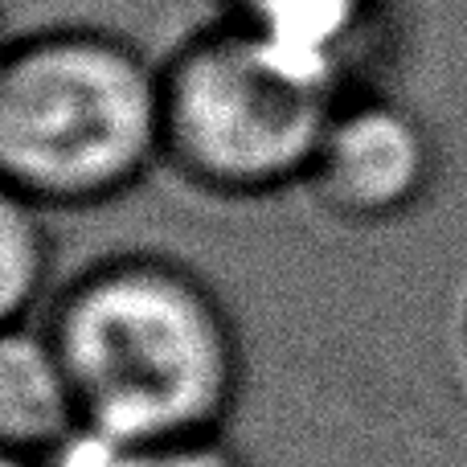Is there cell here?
Returning <instances> with one entry per match:
<instances>
[{"instance_id": "6da1fadb", "label": "cell", "mask_w": 467, "mask_h": 467, "mask_svg": "<svg viewBox=\"0 0 467 467\" xmlns=\"http://www.w3.org/2000/svg\"><path fill=\"white\" fill-rule=\"evenodd\" d=\"M46 332L87 431L115 443L218 435L242 389V340L222 296L169 254L131 250L82 266Z\"/></svg>"}, {"instance_id": "7a4b0ae2", "label": "cell", "mask_w": 467, "mask_h": 467, "mask_svg": "<svg viewBox=\"0 0 467 467\" xmlns=\"http://www.w3.org/2000/svg\"><path fill=\"white\" fill-rule=\"evenodd\" d=\"M164 164V66L99 25L16 37L0 70V177L41 210H95Z\"/></svg>"}, {"instance_id": "3957f363", "label": "cell", "mask_w": 467, "mask_h": 467, "mask_svg": "<svg viewBox=\"0 0 467 467\" xmlns=\"http://www.w3.org/2000/svg\"><path fill=\"white\" fill-rule=\"evenodd\" d=\"M164 66V164L210 197L250 202L307 185L345 90L250 25L218 16Z\"/></svg>"}, {"instance_id": "277c9868", "label": "cell", "mask_w": 467, "mask_h": 467, "mask_svg": "<svg viewBox=\"0 0 467 467\" xmlns=\"http://www.w3.org/2000/svg\"><path fill=\"white\" fill-rule=\"evenodd\" d=\"M439 181V140L414 107L357 90L324 131L307 189L328 213L357 226H381L414 213Z\"/></svg>"}, {"instance_id": "5b68a950", "label": "cell", "mask_w": 467, "mask_h": 467, "mask_svg": "<svg viewBox=\"0 0 467 467\" xmlns=\"http://www.w3.org/2000/svg\"><path fill=\"white\" fill-rule=\"evenodd\" d=\"M222 16L250 25L291 62L340 90H365L361 66L381 41L389 0H218Z\"/></svg>"}, {"instance_id": "8992f818", "label": "cell", "mask_w": 467, "mask_h": 467, "mask_svg": "<svg viewBox=\"0 0 467 467\" xmlns=\"http://www.w3.org/2000/svg\"><path fill=\"white\" fill-rule=\"evenodd\" d=\"M78 427L70 381L46 324L0 328V447L41 463Z\"/></svg>"}, {"instance_id": "52a82bcc", "label": "cell", "mask_w": 467, "mask_h": 467, "mask_svg": "<svg viewBox=\"0 0 467 467\" xmlns=\"http://www.w3.org/2000/svg\"><path fill=\"white\" fill-rule=\"evenodd\" d=\"M54 275L46 210L0 177V328L33 320Z\"/></svg>"}, {"instance_id": "ba28073f", "label": "cell", "mask_w": 467, "mask_h": 467, "mask_svg": "<svg viewBox=\"0 0 467 467\" xmlns=\"http://www.w3.org/2000/svg\"><path fill=\"white\" fill-rule=\"evenodd\" d=\"M41 467H246L222 443V435L177 439V443H115L99 431L78 427Z\"/></svg>"}, {"instance_id": "9c48e42d", "label": "cell", "mask_w": 467, "mask_h": 467, "mask_svg": "<svg viewBox=\"0 0 467 467\" xmlns=\"http://www.w3.org/2000/svg\"><path fill=\"white\" fill-rule=\"evenodd\" d=\"M0 467H41L37 460H25V455H13V451H5L0 447Z\"/></svg>"}, {"instance_id": "30bf717a", "label": "cell", "mask_w": 467, "mask_h": 467, "mask_svg": "<svg viewBox=\"0 0 467 467\" xmlns=\"http://www.w3.org/2000/svg\"><path fill=\"white\" fill-rule=\"evenodd\" d=\"M13 33L5 29V21H0V70H5V62H8V49H13Z\"/></svg>"}]
</instances>
